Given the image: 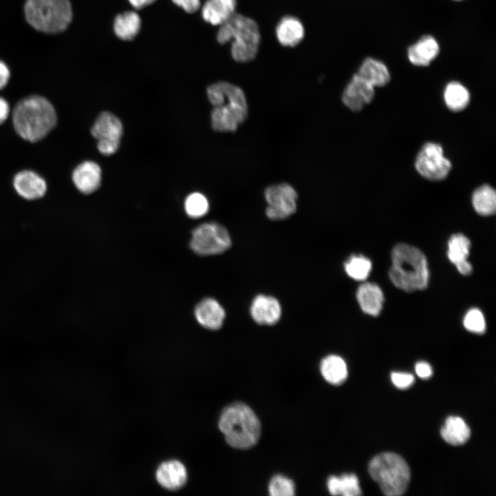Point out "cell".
<instances>
[{"label": "cell", "instance_id": "6da1fadb", "mask_svg": "<svg viewBox=\"0 0 496 496\" xmlns=\"http://www.w3.org/2000/svg\"><path fill=\"white\" fill-rule=\"evenodd\" d=\"M12 121L17 133L24 140L34 143L54 128L57 117L49 101L40 96H30L15 105Z\"/></svg>", "mask_w": 496, "mask_h": 496}, {"label": "cell", "instance_id": "7a4b0ae2", "mask_svg": "<svg viewBox=\"0 0 496 496\" xmlns=\"http://www.w3.org/2000/svg\"><path fill=\"white\" fill-rule=\"evenodd\" d=\"M391 260L389 276L396 287L412 292L427 287L429 279L427 261L419 249L398 244L392 250Z\"/></svg>", "mask_w": 496, "mask_h": 496}, {"label": "cell", "instance_id": "3957f363", "mask_svg": "<svg viewBox=\"0 0 496 496\" xmlns=\"http://www.w3.org/2000/svg\"><path fill=\"white\" fill-rule=\"evenodd\" d=\"M218 428L227 443L238 449H249L256 444L261 431L260 420L246 404L236 402L222 411Z\"/></svg>", "mask_w": 496, "mask_h": 496}, {"label": "cell", "instance_id": "277c9868", "mask_svg": "<svg viewBox=\"0 0 496 496\" xmlns=\"http://www.w3.org/2000/svg\"><path fill=\"white\" fill-rule=\"evenodd\" d=\"M216 39L220 44L231 41L233 59L237 62L246 63L252 61L258 54L260 33L254 19L236 13L220 25Z\"/></svg>", "mask_w": 496, "mask_h": 496}, {"label": "cell", "instance_id": "5b68a950", "mask_svg": "<svg viewBox=\"0 0 496 496\" xmlns=\"http://www.w3.org/2000/svg\"><path fill=\"white\" fill-rule=\"evenodd\" d=\"M24 14L27 22L35 30L56 34L69 26L72 8L69 0H26Z\"/></svg>", "mask_w": 496, "mask_h": 496}, {"label": "cell", "instance_id": "8992f818", "mask_svg": "<svg viewBox=\"0 0 496 496\" xmlns=\"http://www.w3.org/2000/svg\"><path fill=\"white\" fill-rule=\"evenodd\" d=\"M369 472L382 493L389 496L402 495L407 489L411 473L406 462L393 453H382L369 462Z\"/></svg>", "mask_w": 496, "mask_h": 496}, {"label": "cell", "instance_id": "52a82bcc", "mask_svg": "<svg viewBox=\"0 0 496 496\" xmlns=\"http://www.w3.org/2000/svg\"><path fill=\"white\" fill-rule=\"evenodd\" d=\"M224 101L211 113V127L220 132H234L247 116V103L242 90L228 82H218Z\"/></svg>", "mask_w": 496, "mask_h": 496}, {"label": "cell", "instance_id": "ba28073f", "mask_svg": "<svg viewBox=\"0 0 496 496\" xmlns=\"http://www.w3.org/2000/svg\"><path fill=\"white\" fill-rule=\"evenodd\" d=\"M227 230L221 225L205 223L194 229L190 240L191 249L197 254L209 256L221 254L231 246Z\"/></svg>", "mask_w": 496, "mask_h": 496}, {"label": "cell", "instance_id": "9c48e42d", "mask_svg": "<svg viewBox=\"0 0 496 496\" xmlns=\"http://www.w3.org/2000/svg\"><path fill=\"white\" fill-rule=\"evenodd\" d=\"M415 167L417 172L430 180H442L448 175L452 164L444 157L442 146L435 143L424 144L418 152Z\"/></svg>", "mask_w": 496, "mask_h": 496}, {"label": "cell", "instance_id": "30bf717a", "mask_svg": "<svg viewBox=\"0 0 496 496\" xmlns=\"http://www.w3.org/2000/svg\"><path fill=\"white\" fill-rule=\"evenodd\" d=\"M267 203L266 215L271 220H282L292 215L297 209L298 194L288 183L268 187L265 191Z\"/></svg>", "mask_w": 496, "mask_h": 496}, {"label": "cell", "instance_id": "8fae6325", "mask_svg": "<svg viewBox=\"0 0 496 496\" xmlns=\"http://www.w3.org/2000/svg\"><path fill=\"white\" fill-rule=\"evenodd\" d=\"M374 96V87L356 73L345 87L342 100L349 109L358 112L369 104Z\"/></svg>", "mask_w": 496, "mask_h": 496}, {"label": "cell", "instance_id": "7c38bea8", "mask_svg": "<svg viewBox=\"0 0 496 496\" xmlns=\"http://www.w3.org/2000/svg\"><path fill=\"white\" fill-rule=\"evenodd\" d=\"M281 306L272 296L258 295L253 300L250 313L254 320L262 325L275 324L281 316Z\"/></svg>", "mask_w": 496, "mask_h": 496}, {"label": "cell", "instance_id": "4fadbf2b", "mask_svg": "<svg viewBox=\"0 0 496 496\" xmlns=\"http://www.w3.org/2000/svg\"><path fill=\"white\" fill-rule=\"evenodd\" d=\"M72 180L76 187L83 194H89L100 186L101 169L93 161H84L79 164L72 173Z\"/></svg>", "mask_w": 496, "mask_h": 496}, {"label": "cell", "instance_id": "5bb4252c", "mask_svg": "<svg viewBox=\"0 0 496 496\" xmlns=\"http://www.w3.org/2000/svg\"><path fill=\"white\" fill-rule=\"evenodd\" d=\"M13 185L17 192L27 200L43 197L47 189L45 181L32 171L19 172L14 178Z\"/></svg>", "mask_w": 496, "mask_h": 496}, {"label": "cell", "instance_id": "9a60e30c", "mask_svg": "<svg viewBox=\"0 0 496 496\" xmlns=\"http://www.w3.org/2000/svg\"><path fill=\"white\" fill-rule=\"evenodd\" d=\"M156 478L163 488L170 490H178L187 482V470L185 466L177 460L167 461L158 466Z\"/></svg>", "mask_w": 496, "mask_h": 496}, {"label": "cell", "instance_id": "2e32d148", "mask_svg": "<svg viewBox=\"0 0 496 496\" xmlns=\"http://www.w3.org/2000/svg\"><path fill=\"white\" fill-rule=\"evenodd\" d=\"M470 247V240L462 234H453L448 242V257L458 271L464 276L469 275L473 270L471 264L467 260Z\"/></svg>", "mask_w": 496, "mask_h": 496}, {"label": "cell", "instance_id": "e0dca14e", "mask_svg": "<svg viewBox=\"0 0 496 496\" xmlns=\"http://www.w3.org/2000/svg\"><path fill=\"white\" fill-rule=\"evenodd\" d=\"M194 313L198 323L211 330L220 329L225 318L223 307L216 300L210 298L200 301L195 307Z\"/></svg>", "mask_w": 496, "mask_h": 496}, {"label": "cell", "instance_id": "ac0fdd59", "mask_svg": "<svg viewBox=\"0 0 496 496\" xmlns=\"http://www.w3.org/2000/svg\"><path fill=\"white\" fill-rule=\"evenodd\" d=\"M439 52L440 46L437 40L431 35H425L409 47L407 55L412 64L427 66L437 57Z\"/></svg>", "mask_w": 496, "mask_h": 496}, {"label": "cell", "instance_id": "d6986e66", "mask_svg": "<svg viewBox=\"0 0 496 496\" xmlns=\"http://www.w3.org/2000/svg\"><path fill=\"white\" fill-rule=\"evenodd\" d=\"M236 0H207L201 10L203 19L213 25H220L236 14Z\"/></svg>", "mask_w": 496, "mask_h": 496}, {"label": "cell", "instance_id": "ffe728a7", "mask_svg": "<svg viewBox=\"0 0 496 496\" xmlns=\"http://www.w3.org/2000/svg\"><path fill=\"white\" fill-rule=\"evenodd\" d=\"M276 35L280 45L285 47L298 45L304 36V28L302 22L296 17H282L276 28Z\"/></svg>", "mask_w": 496, "mask_h": 496}, {"label": "cell", "instance_id": "44dd1931", "mask_svg": "<svg viewBox=\"0 0 496 496\" xmlns=\"http://www.w3.org/2000/svg\"><path fill=\"white\" fill-rule=\"evenodd\" d=\"M123 133L121 121L108 112L101 113L91 129L92 135L96 140H112L120 142Z\"/></svg>", "mask_w": 496, "mask_h": 496}, {"label": "cell", "instance_id": "7402d4cb", "mask_svg": "<svg viewBox=\"0 0 496 496\" xmlns=\"http://www.w3.org/2000/svg\"><path fill=\"white\" fill-rule=\"evenodd\" d=\"M356 296L364 313L373 316L380 314L382 309L384 295L377 285L371 282L363 283L358 289Z\"/></svg>", "mask_w": 496, "mask_h": 496}, {"label": "cell", "instance_id": "603a6c76", "mask_svg": "<svg viewBox=\"0 0 496 496\" xmlns=\"http://www.w3.org/2000/svg\"><path fill=\"white\" fill-rule=\"evenodd\" d=\"M357 74L373 87L384 86L391 79L386 65L371 57L363 61Z\"/></svg>", "mask_w": 496, "mask_h": 496}, {"label": "cell", "instance_id": "cb8c5ba5", "mask_svg": "<svg viewBox=\"0 0 496 496\" xmlns=\"http://www.w3.org/2000/svg\"><path fill=\"white\" fill-rule=\"evenodd\" d=\"M440 433L446 442L454 446L464 444L471 435L469 427L462 418L456 416L446 418Z\"/></svg>", "mask_w": 496, "mask_h": 496}, {"label": "cell", "instance_id": "d4e9b609", "mask_svg": "<svg viewBox=\"0 0 496 496\" xmlns=\"http://www.w3.org/2000/svg\"><path fill=\"white\" fill-rule=\"evenodd\" d=\"M320 372L324 380L333 385L341 384L348 375L344 360L337 355H329L322 360Z\"/></svg>", "mask_w": 496, "mask_h": 496}, {"label": "cell", "instance_id": "484cf974", "mask_svg": "<svg viewBox=\"0 0 496 496\" xmlns=\"http://www.w3.org/2000/svg\"><path fill=\"white\" fill-rule=\"evenodd\" d=\"M139 15L133 11L118 14L114 21V31L118 38L124 41L134 39L141 29Z\"/></svg>", "mask_w": 496, "mask_h": 496}, {"label": "cell", "instance_id": "4316f807", "mask_svg": "<svg viewBox=\"0 0 496 496\" xmlns=\"http://www.w3.org/2000/svg\"><path fill=\"white\" fill-rule=\"evenodd\" d=\"M327 488L333 495L355 496L362 495L359 481L355 474L344 473L340 477L331 475L327 479Z\"/></svg>", "mask_w": 496, "mask_h": 496}, {"label": "cell", "instance_id": "83f0119b", "mask_svg": "<svg viewBox=\"0 0 496 496\" xmlns=\"http://www.w3.org/2000/svg\"><path fill=\"white\" fill-rule=\"evenodd\" d=\"M444 100L448 108L453 112L464 110L470 102V93L457 81L448 83L444 91Z\"/></svg>", "mask_w": 496, "mask_h": 496}, {"label": "cell", "instance_id": "f1b7e54d", "mask_svg": "<svg viewBox=\"0 0 496 496\" xmlns=\"http://www.w3.org/2000/svg\"><path fill=\"white\" fill-rule=\"evenodd\" d=\"M472 204L477 214L482 216H490L496 209V193L488 185H483L477 188L472 195Z\"/></svg>", "mask_w": 496, "mask_h": 496}, {"label": "cell", "instance_id": "f546056e", "mask_svg": "<svg viewBox=\"0 0 496 496\" xmlns=\"http://www.w3.org/2000/svg\"><path fill=\"white\" fill-rule=\"evenodd\" d=\"M344 266L349 277L355 280H364L369 276L372 265L367 258L362 255H352Z\"/></svg>", "mask_w": 496, "mask_h": 496}, {"label": "cell", "instance_id": "4dcf8cb0", "mask_svg": "<svg viewBox=\"0 0 496 496\" xmlns=\"http://www.w3.org/2000/svg\"><path fill=\"white\" fill-rule=\"evenodd\" d=\"M209 203L206 197L198 192L190 194L185 199V209L187 214L193 218L205 216L209 211Z\"/></svg>", "mask_w": 496, "mask_h": 496}, {"label": "cell", "instance_id": "1f68e13d", "mask_svg": "<svg viewBox=\"0 0 496 496\" xmlns=\"http://www.w3.org/2000/svg\"><path fill=\"white\" fill-rule=\"evenodd\" d=\"M268 490L272 496H291L295 494V484L291 479L276 475L270 480Z\"/></svg>", "mask_w": 496, "mask_h": 496}, {"label": "cell", "instance_id": "d6a6232c", "mask_svg": "<svg viewBox=\"0 0 496 496\" xmlns=\"http://www.w3.org/2000/svg\"><path fill=\"white\" fill-rule=\"evenodd\" d=\"M464 326L469 331L483 333L486 330V322L482 311L476 308L468 311L464 318Z\"/></svg>", "mask_w": 496, "mask_h": 496}, {"label": "cell", "instance_id": "836d02e7", "mask_svg": "<svg viewBox=\"0 0 496 496\" xmlns=\"http://www.w3.org/2000/svg\"><path fill=\"white\" fill-rule=\"evenodd\" d=\"M391 377L393 384L402 389H407L414 382V377L410 373L393 372Z\"/></svg>", "mask_w": 496, "mask_h": 496}, {"label": "cell", "instance_id": "e575fe53", "mask_svg": "<svg viewBox=\"0 0 496 496\" xmlns=\"http://www.w3.org/2000/svg\"><path fill=\"white\" fill-rule=\"evenodd\" d=\"M120 142L112 140H99L97 143L98 150L103 155H111L114 154L118 147Z\"/></svg>", "mask_w": 496, "mask_h": 496}, {"label": "cell", "instance_id": "d590c367", "mask_svg": "<svg viewBox=\"0 0 496 496\" xmlns=\"http://www.w3.org/2000/svg\"><path fill=\"white\" fill-rule=\"evenodd\" d=\"M172 1L188 13L195 12L200 6V0H172Z\"/></svg>", "mask_w": 496, "mask_h": 496}, {"label": "cell", "instance_id": "8d00e7d4", "mask_svg": "<svg viewBox=\"0 0 496 496\" xmlns=\"http://www.w3.org/2000/svg\"><path fill=\"white\" fill-rule=\"evenodd\" d=\"M415 372L417 375L423 379H427L432 375L431 366L425 362H419L415 364Z\"/></svg>", "mask_w": 496, "mask_h": 496}, {"label": "cell", "instance_id": "74e56055", "mask_svg": "<svg viewBox=\"0 0 496 496\" xmlns=\"http://www.w3.org/2000/svg\"><path fill=\"white\" fill-rule=\"evenodd\" d=\"M10 76L8 68L3 61H0V90L7 85Z\"/></svg>", "mask_w": 496, "mask_h": 496}, {"label": "cell", "instance_id": "f35d334b", "mask_svg": "<svg viewBox=\"0 0 496 496\" xmlns=\"http://www.w3.org/2000/svg\"><path fill=\"white\" fill-rule=\"evenodd\" d=\"M10 113V107L8 102L0 97V125L8 118Z\"/></svg>", "mask_w": 496, "mask_h": 496}, {"label": "cell", "instance_id": "ab89813d", "mask_svg": "<svg viewBox=\"0 0 496 496\" xmlns=\"http://www.w3.org/2000/svg\"><path fill=\"white\" fill-rule=\"evenodd\" d=\"M130 4L136 9H141L147 6L156 0H128Z\"/></svg>", "mask_w": 496, "mask_h": 496}, {"label": "cell", "instance_id": "60d3db41", "mask_svg": "<svg viewBox=\"0 0 496 496\" xmlns=\"http://www.w3.org/2000/svg\"><path fill=\"white\" fill-rule=\"evenodd\" d=\"M455 1H462V0H455Z\"/></svg>", "mask_w": 496, "mask_h": 496}]
</instances>
